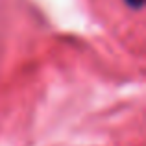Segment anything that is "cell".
<instances>
[{
	"instance_id": "6da1fadb",
	"label": "cell",
	"mask_w": 146,
	"mask_h": 146,
	"mask_svg": "<svg viewBox=\"0 0 146 146\" xmlns=\"http://www.w3.org/2000/svg\"><path fill=\"white\" fill-rule=\"evenodd\" d=\"M126 4H128L131 9H141L143 7V4H144V0H124Z\"/></svg>"
}]
</instances>
